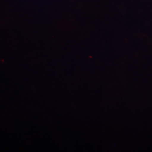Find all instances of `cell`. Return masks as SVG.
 Returning a JSON list of instances; mask_svg holds the SVG:
<instances>
[]
</instances>
